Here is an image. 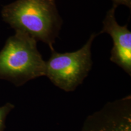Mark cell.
<instances>
[{
    "instance_id": "1",
    "label": "cell",
    "mask_w": 131,
    "mask_h": 131,
    "mask_svg": "<svg viewBox=\"0 0 131 131\" xmlns=\"http://www.w3.org/2000/svg\"><path fill=\"white\" fill-rule=\"evenodd\" d=\"M1 15L15 31L28 34L54 50L63 24L55 0H16L4 6Z\"/></svg>"
},
{
    "instance_id": "2",
    "label": "cell",
    "mask_w": 131,
    "mask_h": 131,
    "mask_svg": "<svg viewBox=\"0 0 131 131\" xmlns=\"http://www.w3.org/2000/svg\"><path fill=\"white\" fill-rule=\"evenodd\" d=\"M45 73L46 61L38 50L37 41L16 31L0 51V79L21 86Z\"/></svg>"
},
{
    "instance_id": "3",
    "label": "cell",
    "mask_w": 131,
    "mask_h": 131,
    "mask_svg": "<svg viewBox=\"0 0 131 131\" xmlns=\"http://www.w3.org/2000/svg\"><path fill=\"white\" fill-rule=\"evenodd\" d=\"M99 33H93L86 43L76 51L58 53L55 49L46 61L45 76L64 91L73 92L83 83L92 66V45Z\"/></svg>"
},
{
    "instance_id": "4",
    "label": "cell",
    "mask_w": 131,
    "mask_h": 131,
    "mask_svg": "<svg viewBox=\"0 0 131 131\" xmlns=\"http://www.w3.org/2000/svg\"><path fill=\"white\" fill-rule=\"evenodd\" d=\"M81 131H131V96L108 102L88 116Z\"/></svg>"
},
{
    "instance_id": "5",
    "label": "cell",
    "mask_w": 131,
    "mask_h": 131,
    "mask_svg": "<svg viewBox=\"0 0 131 131\" xmlns=\"http://www.w3.org/2000/svg\"><path fill=\"white\" fill-rule=\"evenodd\" d=\"M116 6L107 11L103 21V29L99 34L107 33L112 39L113 46L110 60L131 75V32L127 24L121 26L115 18Z\"/></svg>"
},
{
    "instance_id": "6",
    "label": "cell",
    "mask_w": 131,
    "mask_h": 131,
    "mask_svg": "<svg viewBox=\"0 0 131 131\" xmlns=\"http://www.w3.org/2000/svg\"><path fill=\"white\" fill-rule=\"evenodd\" d=\"M14 107V104L10 103H6L4 106L0 107V131H4L6 126L5 123L6 118Z\"/></svg>"
},
{
    "instance_id": "7",
    "label": "cell",
    "mask_w": 131,
    "mask_h": 131,
    "mask_svg": "<svg viewBox=\"0 0 131 131\" xmlns=\"http://www.w3.org/2000/svg\"><path fill=\"white\" fill-rule=\"evenodd\" d=\"M113 2V6H118L119 5H124L129 8L131 9V0H112Z\"/></svg>"
}]
</instances>
